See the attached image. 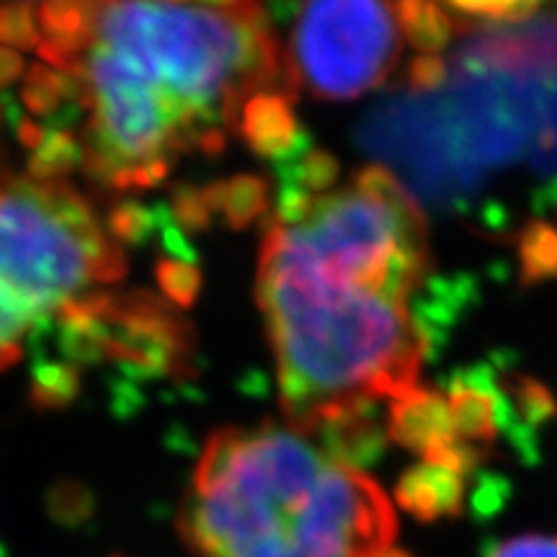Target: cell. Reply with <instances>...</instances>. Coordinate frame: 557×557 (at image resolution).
I'll return each mask as SVG.
<instances>
[{
	"label": "cell",
	"instance_id": "obj_1",
	"mask_svg": "<svg viewBox=\"0 0 557 557\" xmlns=\"http://www.w3.org/2000/svg\"><path fill=\"white\" fill-rule=\"evenodd\" d=\"M431 271L421 207L385 165L325 191L287 186L263 233L256 299L289 426L318 442L385 421L434 341L413 312Z\"/></svg>",
	"mask_w": 557,
	"mask_h": 557
},
{
	"label": "cell",
	"instance_id": "obj_2",
	"mask_svg": "<svg viewBox=\"0 0 557 557\" xmlns=\"http://www.w3.org/2000/svg\"><path fill=\"white\" fill-rule=\"evenodd\" d=\"M34 50L75 111V152L96 184H163L184 158L250 139L261 114L295 99L284 45L263 3L45 0Z\"/></svg>",
	"mask_w": 557,
	"mask_h": 557
},
{
	"label": "cell",
	"instance_id": "obj_3",
	"mask_svg": "<svg viewBox=\"0 0 557 557\" xmlns=\"http://www.w3.org/2000/svg\"><path fill=\"white\" fill-rule=\"evenodd\" d=\"M447 65L434 94L400 90L369 111L361 148L438 209H472L517 169L557 199V13L470 29Z\"/></svg>",
	"mask_w": 557,
	"mask_h": 557
},
{
	"label": "cell",
	"instance_id": "obj_4",
	"mask_svg": "<svg viewBox=\"0 0 557 557\" xmlns=\"http://www.w3.org/2000/svg\"><path fill=\"white\" fill-rule=\"evenodd\" d=\"M197 557H372L393 547L387 493L295 426H227L207 438L178 508Z\"/></svg>",
	"mask_w": 557,
	"mask_h": 557
},
{
	"label": "cell",
	"instance_id": "obj_5",
	"mask_svg": "<svg viewBox=\"0 0 557 557\" xmlns=\"http://www.w3.org/2000/svg\"><path fill=\"white\" fill-rule=\"evenodd\" d=\"M124 271L120 240L86 194L50 173L0 178V369Z\"/></svg>",
	"mask_w": 557,
	"mask_h": 557
},
{
	"label": "cell",
	"instance_id": "obj_6",
	"mask_svg": "<svg viewBox=\"0 0 557 557\" xmlns=\"http://www.w3.org/2000/svg\"><path fill=\"white\" fill-rule=\"evenodd\" d=\"M284 47L292 86L320 101H351L385 83L400 29L385 0H297Z\"/></svg>",
	"mask_w": 557,
	"mask_h": 557
},
{
	"label": "cell",
	"instance_id": "obj_7",
	"mask_svg": "<svg viewBox=\"0 0 557 557\" xmlns=\"http://www.w3.org/2000/svg\"><path fill=\"white\" fill-rule=\"evenodd\" d=\"M385 429L398 447L462 478H470L485 457L459 438L447 395L438 389L413 387L389 400Z\"/></svg>",
	"mask_w": 557,
	"mask_h": 557
},
{
	"label": "cell",
	"instance_id": "obj_8",
	"mask_svg": "<svg viewBox=\"0 0 557 557\" xmlns=\"http://www.w3.org/2000/svg\"><path fill=\"white\" fill-rule=\"evenodd\" d=\"M447 403L459 438L487 455L500 434V395L496 369L472 367L455 372L449 380Z\"/></svg>",
	"mask_w": 557,
	"mask_h": 557
},
{
	"label": "cell",
	"instance_id": "obj_9",
	"mask_svg": "<svg viewBox=\"0 0 557 557\" xmlns=\"http://www.w3.org/2000/svg\"><path fill=\"white\" fill-rule=\"evenodd\" d=\"M465 480L457 472L438 465L421 462L403 472V478L395 485V500L403 511L418 521H438V519H457L465 508Z\"/></svg>",
	"mask_w": 557,
	"mask_h": 557
},
{
	"label": "cell",
	"instance_id": "obj_10",
	"mask_svg": "<svg viewBox=\"0 0 557 557\" xmlns=\"http://www.w3.org/2000/svg\"><path fill=\"white\" fill-rule=\"evenodd\" d=\"M389 9L403 37L421 54L447 50L455 37V21L436 0H393Z\"/></svg>",
	"mask_w": 557,
	"mask_h": 557
},
{
	"label": "cell",
	"instance_id": "obj_11",
	"mask_svg": "<svg viewBox=\"0 0 557 557\" xmlns=\"http://www.w3.org/2000/svg\"><path fill=\"white\" fill-rule=\"evenodd\" d=\"M517 263L521 287L557 278V227L547 222H529L517 240Z\"/></svg>",
	"mask_w": 557,
	"mask_h": 557
},
{
	"label": "cell",
	"instance_id": "obj_12",
	"mask_svg": "<svg viewBox=\"0 0 557 557\" xmlns=\"http://www.w3.org/2000/svg\"><path fill=\"white\" fill-rule=\"evenodd\" d=\"M447 9L465 21H496V24H521L527 0H442Z\"/></svg>",
	"mask_w": 557,
	"mask_h": 557
},
{
	"label": "cell",
	"instance_id": "obj_13",
	"mask_svg": "<svg viewBox=\"0 0 557 557\" xmlns=\"http://www.w3.org/2000/svg\"><path fill=\"white\" fill-rule=\"evenodd\" d=\"M449 65L438 54H418V58L408 65L406 75V90L413 94H434L447 83Z\"/></svg>",
	"mask_w": 557,
	"mask_h": 557
},
{
	"label": "cell",
	"instance_id": "obj_14",
	"mask_svg": "<svg viewBox=\"0 0 557 557\" xmlns=\"http://www.w3.org/2000/svg\"><path fill=\"white\" fill-rule=\"evenodd\" d=\"M491 557H557V537H545V534L511 537L500 542Z\"/></svg>",
	"mask_w": 557,
	"mask_h": 557
},
{
	"label": "cell",
	"instance_id": "obj_15",
	"mask_svg": "<svg viewBox=\"0 0 557 557\" xmlns=\"http://www.w3.org/2000/svg\"><path fill=\"white\" fill-rule=\"evenodd\" d=\"M39 3H45V0H0V9H3V5H32V9L37 11Z\"/></svg>",
	"mask_w": 557,
	"mask_h": 557
},
{
	"label": "cell",
	"instance_id": "obj_16",
	"mask_svg": "<svg viewBox=\"0 0 557 557\" xmlns=\"http://www.w3.org/2000/svg\"><path fill=\"white\" fill-rule=\"evenodd\" d=\"M372 557H413V555H408L406 549H398V547H387V549H382V553L372 555Z\"/></svg>",
	"mask_w": 557,
	"mask_h": 557
}]
</instances>
